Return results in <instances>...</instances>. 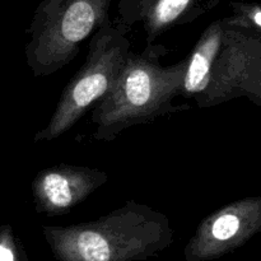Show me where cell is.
Here are the masks:
<instances>
[{"mask_svg": "<svg viewBox=\"0 0 261 261\" xmlns=\"http://www.w3.org/2000/svg\"><path fill=\"white\" fill-rule=\"evenodd\" d=\"M168 54L170 48L157 43H147L142 53L129 51L112 88L92 109V139L112 142L129 127L190 109L173 103L181 96L188 58L163 65Z\"/></svg>", "mask_w": 261, "mask_h": 261, "instance_id": "cell-1", "label": "cell"}, {"mask_svg": "<svg viewBox=\"0 0 261 261\" xmlns=\"http://www.w3.org/2000/svg\"><path fill=\"white\" fill-rule=\"evenodd\" d=\"M42 234L58 261H143L173 244L168 217L135 200L94 221L43 226Z\"/></svg>", "mask_w": 261, "mask_h": 261, "instance_id": "cell-2", "label": "cell"}, {"mask_svg": "<svg viewBox=\"0 0 261 261\" xmlns=\"http://www.w3.org/2000/svg\"><path fill=\"white\" fill-rule=\"evenodd\" d=\"M181 97L199 109L241 97L261 107V36L224 18L212 22L188 56Z\"/></svg>", "mask_w": 261, "mask_h": 261, "instance_id": "cell-3", "label": "cell"}, {"mask_svg": "<svg viewBox=\"0 0 261 261\" xmlns=\"http://www.w3.org/2000/svg\"><path fill=\"white\" fill-rule=\"evenodd\" d=\"M111 0H42L28 27L25 59L35 78L65 68L84 40L109 24Z\"/></svg>", "mask_w": 261, "mask_h": 261, "instance_id": "cell-4", "label": "cell"}, {"mask_svg": "<svg viewBox=\"0 0 261 261\" xmlns=\"http://www.w3.org/2000/svg\"><path fill=\"white\" fill-rule=\"evenodd\" d=\"M127 33L126 27L111 20L91 36L83 65L68 82L47 125L36 133L33 142L60 138L109 93L132 50Z\"/></svg>", "mask_w": 261, "mask_h": 261, "instance_id": "cell-5", "label": "cell"}, {"mask_svg": "<svg viewBox=\"0 0 261 261\" xmlns=\"http://www.w3.org/2000/svg\"><path fill=\"white\" fill-rule=\"evenodd\" d=\"M261 232V196L234 200L208 214L184 250L186 261L216 260Z\"/></svg>", "mask_w": 261, "mask_h": 261, "instance_id": "cell-6", "label": "cell"}, {"mask_svg": "<svg viewBox=\"0 0 261 261\" xmlns=\"http://www.w3.org/2000/svg\"><path fill=\"white\" fill-rule=\"evenodd\" d=\"M107 180V172L98 168L66 163L51 166L33 178V205L42 216H64L83 203Z\"/></svg>", "mask_w": 261, "mask_h": 261, "instance_id": "cell-7", "label": "cell"}, {"mask_svg": "<svg viewBox=\"0 0 261 261\" xmlns=\"http://www.w3.org/2000/svg\"><path fill=\"white\" fill-rule=\"evenodd\" d=\"M212 3L206 0H120L116 22L130 28L142 24L147 43L167 31L198 19Z\"/></svg>", "mask_w": 261, "mask_h": 261, "instance_id": "cell-8", "label": "cell"}, {"mask_svg": "<svg viewBox=\"0 0 261 261\" xmlns=\"http://www.w3.org/2000/svg\"><path fill=\"white\" fill-rule=\"evenodd\" d=\"M224 19L232 25L261 36L260 3H232V14Z\"/></svg>", "mask_w": 261, "mask_h": 261, "instance_id": "cell-9", "label": "cell"}, {"mask_svg": "<svg viewBox=\"0 0 261 261\" xmlns=\"http://www.w3.org/2000/svg\"><path fill=\"white\" fill-rule=\"evenodd\" d=\"M0 261H27L22 245L9 227L0 229Z\"/></svg>", "mask_w": 261, "mask_h": 261, "instance_id": "cell-10", "label": "cell"}]
</instances>
